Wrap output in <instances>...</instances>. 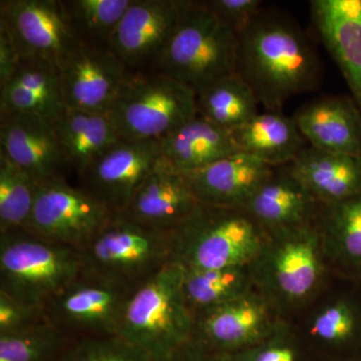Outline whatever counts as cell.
I'll return each mask as SVG.
<instances>
[{
	"instance_id": "1",
	"label": "cell",
	"mask_w": 361,
	"mask_h": 361,
	"mask_svg": "<svg viewBox=\"0 0 361 361\" xmlns=\"http://www.w3.org/2000/svg\"><path fill=\"white\" fill-rule=\"evenodd\" d=\"M320 68L310 39L284 14L262 11L239 35L236 73L266 111H281L292 97L315 90Z\"/></svg>"
},
{
	"instance_id": "2",
	"label": "cell",
	"mask_w": 361,
	"mask_h": 361,
	"mask_svg": "<svg viewBox=\"0 0 361 361\" xmlns=\"http://www.w3.org/2000/svg\"><path fill=\"white\" fill-rule=\"evenodd\" d=\"M249 268L256 291L285 322H293L334 277L317 221L269 234Z\"/></svg>"
},
{
	"instance_id": "3",
	"label": "cell",
	"mask_w": 361,
	"mask_h": 361,
	"mask_svg": "<svg viewBox=\"0 0 361 361\" xmlns=\"http://www.w3.org/2000/svg\"><path fill=\"white\" fill-rule=\"evenodd\" d=\"M268 236L244 208L199 204L172 232L173 261L184 270L247 266Z\"/></svg>"
},
{
	"instance_id": "4",
	"label": "cell",
	"mask_w": 361,
	"mask_h": 361,
	"mask_svg": "<svg viewBox=\"0 0 361 361\" xmlns=\"http://www.w3.org/2000/svg\"><path fill=\"white\" fill-rule=\"evenodd\" d=\"M78 251L82 275L134 290L172 262V232L115 213Z\"/></svg>"
},
{
	"instance_id": "5",
	"label": "cell",
	"mask_w": 361,
	"mask_h": 361,
	"mask_svg": "<svg viewBox=\"0 0 361 361\" xmlns=\"http://www.w3.org/2000/svg\"><path fill=\"white\" fill-rule=\"evenodd\" d=\"M184 269L172 261L133 290L118 336L158 361L193 337L194 317L183 292Z\"/></svg>"
},
{
	"instance_id": "6",
	"label": "cell",
	"mask_w": 361,
	"mask_h": 361,
	"mask_svg": "<svg viewBox=\"0 0 361 361\" xmlns=\"http://www.w3.org/2000/svg\"><path fill=\"white\" fill-rule=\"evenodd\" d=\"M239 37L205 1L187 0L157 70L196 92L236 73Z\"/></svg>"
},
{
	"instance_id": "7",
	"label": "cell",
	"mask_w": 361,
	"mask_h": 361,
	"mask_svg": "<svg viewBox=\"0 0 361 361\" xmlns=\"http://www.w3.org/2000/svg\"><path fill=\"white\" fill-rule=\"evenodd\" d=\"M109 115L118 139L161 141L198 116L196 92L159 71L133 73Z\"/></svg>"
},
{
	"instance_id": "8",
	"label": "cell",
	"mask_w": 361,
	"mask_h": 361,
	"mask_svg": "<svg viewBox=\"0 0 361 361\" xmlns=\"http://www.w3.org/2000/svg\"><path fill=\"white\" fill-rule=\"evenodd\" d=\"M82 275L77 249L26 229L0 234V291L42 306Z\"/></svg>"
},
{
	"instance_id": "9",
	"label": "cell",
	"mask_w": 361,
	"mask_h": 361,
	"mask_svg": "<svg viewBox=\"0 0 361 361\" xmlns=\"http://www.w3.org/2000/svg\"><path fill=\"white\" fill-rule=\"evenodd\" d=\"M318 361L361 355V283L334 275L292 322Z\"/></svg>"
},
{
	"instance_id": "10",
	"label": "cell",
	"mask_w": 361,
	"mask_h": 361,
	"mask_svg": "<svg viewBox=\"0 0 361 361\" xmlns=\"http://www.w3.org/2000/svg\"><path fill=\"white\" fill-rule=\"evenodd\" d=\"M115 212L84 188L66 180L39 185L25 229L51 241L78 250Z\"/></svg>"
},
{
	"instance_id": "11",
	"label": "cell",
	"mask_w": 361,
	"mask_h": 361,
	"mask_svg": "<svg viewBox=\"0 0 361 361\" xmlns=\"http://www.w3.org/2000/svg\"><path fill=\"white\" fill-rule=\"evenodd\" d=\"M133 290L80 275L44 305L52 324L73 339L118 336Z\"/></svg>"
},
{
	"instance_id": "12",
	"label": "cell",
	"mask_w": 361,
	"mask_h": 361,
	"mask_svg": "<svg viewBox=\"0 0 361 361\" xmlns=\"http://www.w3.org/2000/svg\"><path fill=\"white\" fill-rule=\"evenodd\" d=\"M186 4L187 0H132L109 42L130 75L157 70Z\"/></svg>"
},
{
	"instance_id": "13",
	"label": "cell",
	"mask_w": 361,
	"mask_h": 361,
	"mask_svg": "<svg viewBox=\"0 0 361 361\" xmlns=\"http://www.w3.org/2000/svg\"><path fill=\"white\" fill-rule=\"evenodd\" d=\"M0 20L13 33L21 58L61 68L80 44L61 0H1Z\"/></svg>"
},
{
	"instance_id": "14",
	"label": "cell",
	"mask_w": 361,
	"mask_h": 361,
	"mask_svg": "<svg viewBox=\"0 0 361 361\" xmlns=\"http://www.w3.org/2000/svg\"><path fill=\"white\" fill-rule=\"evenodd\" d=\"M194 320L192 338L223 355L260 343L284 322L256 290L197 316Z\"/></svg>"
},
{
	"instance_id": "15",
	"label": "cell",
	"mask_w": 361,
	"mask_h": 361,
	"mask_svg": "<svg viewBox=\"0 0 361 361\" xmlns=\"http://www.w3.org/2000/svg\"><path fill=\"white\" fill-rule=\"evenodd\" d=\"M163 160L159 141L118 140L80 176L82 188L113 212H123Z\"/></svg>"
},
{
	"instance_id": "16",
	"label": "cell",
	"mask_w": 361,
	"mask_h": 361,
	"mask_svg": "<svg viewBox=\"0 0 361 361\" xmlns=\"http://www.w3.org/2000/svg\"><path fill=\"white\" fill-rule=\"evenodd\" d=\"M130 73L104 45L80 44L59 68L68 108L109 113Z\"/></svg>"
},
{
	"instance_id": "17",
	"label": "cell",
	"mask_w": 361,
	"mask_h": 361,
	"mask_svg": "<svg viewBox=\"0 0 361 361\" xmlns=\"http://www.w3.org/2000/svg\"><path fill=\"white\" fill-rule=\"evenodd\" d=\"M0 152L39 185L66 180L70 169L51 122L0 113Z\"/></svg>"
},
{
	"instance_id": "18",
	"label": "cell",
	"mask_w": 361,
	"mask_h": 361,
	"mask_svg": "<svg viewBox=\"0 0 361 361\" xmlns=\"http://www.w3.org/2000/svg\"><path fill=\"white\" fill-rule=\"evenodd\" d=\"M199 204L186 176L163 160L121 213L152 229L173 232Z\"/></svg>"
},
{
	"instance_id": "19",
	"label": "cell",
	"mask_w": 361,
	"mask_h": 361,
	"mask_svg": "<svg viewBox=\"0 0 361 361\" xmlns=\"http://www.w3.org/2000/svg\"><path fill=\"white\" fill-rule=\"evenodd\" d=\"M313 23L361 111V0H313Z\"/></svg>"
},
{
	"instance_id": "20",
	"label": "cell",
	"mask_w": 361,
	"mask_h": 361,
	"mask_svg": "<svg viewBox=\"0 0 361 361\" xmlns=\"http://www.w3.org/2000/svg\"><path fill=\"white\" fill-rule=\"evenodd\" d=\"M243 208L272 234L315 223L322 204L285 166L275 168Z\"/></svg>"
},
{
	"instance_id": "21",
	"label": "cell",
	"mask_w": 361,
	"mask_h": 361,
	"mask_svg": "<svg viewBox=\"0 0 361 361\" xmlns=\"http://www.w3.org/2000/svg\"><path fill=\"white\" fill-rule=\"evenodd\" d=\"M274 171L255 157L237 152L186 177L200 204L243 208Z\"/></svg>"
},
{
	"instance_id": "22",
	"label": "cell",
	"mask_w": 361,
	"mask_h": 361,
	"mask_svg": "<svg viewBox=\"0 0 361 361\" xmlns=\"http://www.w3.org/2000/svg\"><path fill=\"white\" fill-rule=\"evenodd\" d=\"M293 118L310 147L361 158V111L353 97H322Z\"/></svg>"
},
{
	"instance_id": "23",
	"label": "cell",
	"mask_w": 361,
	"mask_h": 361,
	"mask_svg": "<svg viewBox=\"0 0 361 361\" xmlns=\"http://www.w3.org/2000/svg\"><path fill=\"white\" fill-rule=\"evenodd\" d=\"M63 106L59 68L47 61L21 58L8 82L0 87V113L52 123Z\"/></svg>"
},
{
	"instance_id": "24",
	"label": "cell",
	"mask_w": 361,
	"mask_h": 361,
	"mask_svg": "<svg viewBox=\"0 0 361 361\" xmlns=\"http://www.w3.org/2000/svg\"><path fill=\"white\" fill-rule=\"evenodd\" d=\"M322 205L361 193V158L306 147L287 166Z\"/></svg>"
},
{
	"instance_id": "25",
	"label": "cell",
	"mask_w": 361,
	"mask_h": 361,
	"mask_svg": "<svg viewBox=\"0 0 361 361\" xmlns=\"http://www.w3.org/2000/svg\"><path fill=\"white\" fill-rule=\"evenodd\" d=\"M317 226L332 273L361 283V193L322 205Z\"/></svg>"
},
{
	"instance_id": "26",
	"label": "cell",
	"mask_w": 361,
	"mask_h": 361,
	"mask_svg": "<svg viewBox=\"0 0 361 361\" xmlns=\"http://www.w3.org/2000/svg\"><path fill=\"white\" fill-rule=\"evenodd\" d=\"M159 142L164 160L185 176L239 152L231 133L199 116Z\"/></svg>"
},
{
	"instance_id": "27",
	"label": "cell",
	"mask_w": 361,
	"mask_h": 361,
	"mask_svg": "<svg viewBox=\"0 0 361 361\" xmlns=\"http://www.w3.org/2000/svg\"><path fill=\"white\" fill-rule=\"evenodd\" d=\"M51 123L68 167L80 177L120 140L109 113L75 110L65 104Z\"/></svg>"
},
{
	"instance_id": "28",
	"label": "cell",
	"mask_w": 361,
	"mask_h": 361,
	"mask_svg": "<svg viewBox=\"0 0 361 361\" xmlns=\"http://www.w3.org/2000/svg\"><path fill=\"white\" fill-rule=\"evenodd\" d=\"M239 152L272 168L290 165L305 146L293 118L282 111H265L231 132Z\"/></svg>"
},
{
	"instance_id": "29",
	"label": "cell",
	"mask_w": 361,
	"mask_h": 361,
	"mask_svg": "<svg viewBox=\"0 0 361 361\" xmlns=\"http://www.w3.org/2000/svg\"><path fill=\"white\" fill-rule=\"evenodd\" d=\"M254 290L256 289L249 265L184 270L183 292L194 319Z\"/></svg>"
},
{
	"instance_id": "30",
	"label": "cell",
	"mask_w": 361,
	"mask_h": 361,
	"mask_svg": "<svg viewBox=\"0 0 361 361\" xmlns=\"http://www.w3.org/2000/svg\"><path fill=\"white\" fill-rule=\"evenodd\" d=\"M196 102L199 116L230 133L259 114L257 97L237 73L201 90L196 94Z\"/></svg>"
},
{
	"instance_id": "31",
	"label": "cell",
	"mask_w": 361,
	"mask_h": 361,
	"mask_svg": "<svg viewBox=\"0 0 361 361\" xmlns=\"http://www.w3.org/2000/svg\"><path fill=\"white\" fill-rule=\"evenodd\" d=\"M80 44L109 47L132 0H61Z\"/></svg>"
},
{
	"instance_id": "32",
	"label": "cell",
	"mask_w": 361,
	"mask_h": 361,
	"mask_svg": "<svg viewBox=\"0 0 361 361\" xmlns=\"http://www.w3.org/2000/svg\"><path fill=\"white\" fill-rule=\"evenodd\" d=\"M39 184L0 152V234L25 229Z\"/></svg>"
},
{
	"instance_id": "33",
	"label": "cell",
	"mask_w": 361,
	"mask_h": 361,
	"mask_svg": "<svg viewBox=\"0 0 361 361\" xmlns=\"http://www.w3.org/2000/svg\"><path fill=\"white\" fill-rule=\"evenodd\" d=\"M73 339L51 322L0 334V361H56Z\"/></svg>"
},
{
	"instance_id": "34",
	"label": "cell",
	"mask_w": 361,
	"mask_h": 361,
	"mask_svg": "<svg viewBox=\"0 0 361 361\" xmlns=\"http://www.w3.org/2000/svg\"><path fill=\"white\" fill-rule=\"evenodd\" d=\"M227 361H318L292 322H282L265 341L233 355Z\"/></svg>"
},
{
	"instance_id": "35",
	"label": "cell",
	"mask_w": 361,
	"mask_h": 361,
	"mask_svg": "<svg viewBox=\"0 0 361 361\" xmlns=\"http://www.w3.org/2000/svg\"><path fill=\"white\" fill-rule=\"evenodd\" d=\"M56 361H153L148 353L118 336L73 339Z\"/></svg>"
},
{
	"instance_id": "36",
	"label": "cell",
	"mask_w": 361,
	"mask_h": 361,
	"mask_svg": "<svg viewBox=\"0 0 361 361\" xmlns=\"http://www.w3.org/2000/svg\"><path fill=\"white\" fill-rule=\"evenodd\" d=\"M44 307L0 291V334H13L47 322Z\"/></svg>"
},
{
	"instance_id": "37",
	"label": "cell",
	"mask_w": 361,
	"mask_h": 361,
	"mask_svg": "<svg viewBox=\"0 0 361 361\" xmlns=\"http://www.w3.org/2000/svg\"><path fill=\"white\" fill-rule=\"evenodd\" d=\"M205 2L238 37L262 11L263 2L260 0H207Z\"/></svg>"
},
{
	"instance_id": "38",
	"label": "cell",
	"mask_w": 361,
	"mask_h": 361,
	"mask_svg": "<svg viewBox=\"0 0 361 361\" xmlns=\"http://www.w3.org/2000/svg\"><path fill=\"white\" fill-rule=\"evenodd\" d=\"M21 56L13 33L0 20V87L6 84L20 65Z\"/></svg>"
},
{
	"instance_id": "39",
	"label": "cell",
	"mask_w": 361,
	"mask_h": 361,
	"mask_svg": "<svg viewBox=\"0 0 361 361\" xmlns=\"http://www.w3.org/2000/svg\"><path fill=\"white\" fill-rule=\"evenodd\" d=\"M158 361H227L225 355L215 353L196 339L186 343Z\"/></svg>"
},
{
	"instance_id": "40",
	"label": "cell",
	"mask_w": 361,
	"mask_h": 361,
	"mask_svg": "<svg viewBox=\"0 0 361 361\" xmlns=\"http://www.w3.org/2000/svg\"><path fill=\"white\" fill-rule=\"evenodd\" d=\"M331 361H361V355L353 356V357L344 358V360H331Z\"/></svg>"
}]
</instances>
